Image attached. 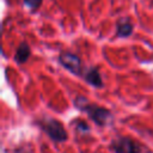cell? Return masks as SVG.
I'll use <instances>...</instances> for the list:
<instances>
[{
	"label": "cell",
	"mask_w": 153,
	"mask_h": 153,
	"mask_svg": "<svg viewBox=\"0 0 153 153\" xmlns=\"http://www.w3.org/2000/svg\"><path fill=\"white\" fill-rule=\"evenodd\" d=\"M74 104L76 108L86 112L87 116L98 126H106L112 121V115L108 109L96 104H90L87 99L82 96L76 97L74 100Z\"/></svg>",
	"instance_id": "6da1fadb"
},
{
	"label": "cell",
	"mask_w": 153,
	"mask_h": 153,
	"mask_svg": "<svg viewBox=\"0 0 153 153\" xmlns=\"http://www.w3.org/2000/svg\"><path fill=\"white\" fill-rule=\"evenodd\" d=\"M41 128L48 134V136L57 142H63L67 140V133L63 128V126L61 124V122H59L55 118H50V117H45L43 120H41L39 122Z\"/></svg>",
	"instance_id": "7a4b0ae2"
},
{
	"label": "cell",
	"mask_w": 153,
	"mask_h": 153,
	"mask_svg": "<svg viewBox=\"0 0 153 153\" xmlns=\"http://www.w3.org/2000/svg\"><path fill=\"white\" fill-rule=\"evenodd\" d=\"M111 148L115 153H141L140 145L130 137H117L111 142Z\"/></svg>",
	"instance_id": "3957f363"
},
{
	"label": "cell",
	"mask_w": 153,
	"mask_h": 153,
	"mask_svg": "<svg viewBox=\"0 0 153 153\" xmlns=\"http://www.w3.org/2000/svg\"><path fill=\"white\" fill-rule=\"evenodd\" d=\"M59 61L66 69H68L73 74L81 73V61L75 54L69 53V51L61 53L59 56Z\"/></svg>",
	"instance_id": "277c9868"
},
{
	"label": "cell",
	"mask_w": 153,
	"mask_h": 153,
	"mask_svg": "<svg viewBox=\"0 0 153 153\" xmlns=\"http://www.w3.org/2000/svg\"><path fill=\"white\" fill-rule=\"evenodd\" d=\"M84 79L92 86L94 87H102L103 86V80L102 76L99 74L98 68L96 67H88L86 68V71H84Z\"/></svg>",
	"instance_id": "5b68a950"
},
{
	"label": "cell",
	"mask_w": 153,
	"mask_h": 153,
	"mask_svg": "<svg viewBox=\"0 0 153 153\" xmlns=\"http://www.w3.org/2000/svg\"><path fill=\"white\" fill-rule=\"evenodd\" d=\"M133 33V24L128 18H121L116 24V35L118 37H128Z\"/></svg>",
	"instance_id": "8992f818"
},
{
	"label": "cell",
	"mask_w": 153,
	"mask_h": 153,
	"mask_svg": "<svg viewBox=\"0 0 153 153\" xmlns=\"http://www.w3.org/2000/svg\"><path fill=\"white\" fill-rule=\"evenodd\" d=\"M30 54H31V49H30L29 44L25 43V42H23V43L19 44V47H18L17 50H16L14 60H16L17 63H24V62L27 61Z\"/></svg>",
	"instance_id": "52a82bcc"
},
{
	"label": "cell",
	"mask_w": 153,
	"mask_h": 153,
	"mask_svg": "<svg viewBox=\"0 0 153 153\" xmlns=\"http://www.w3.org/2000/svg\"><path fill=\"white\" fill-rule=\"evenodd\" d=\"M24 4L29 7V8H32V10H36L41 6L42 4V0H24Z\"/></svg>",
	"instance_id": "ba28073f"
},
{
	"label": "cell",
	"mask_w": 153,
	"mask_h": 153,
	"mask_svg": "<svg viewBox=\"0 0 153 153\" xmlns=\"http://www.w3.org/2000/svg\"><path fill=\"white\" fill-rule=\"evenodd\" d=\"M76 129L79 130V131H82V133H86V131H88V126L86 124V122H84V121H78L76 122Z\"/></svg>",
	"instance_id": "9c48e42d"
}]
</instances>
